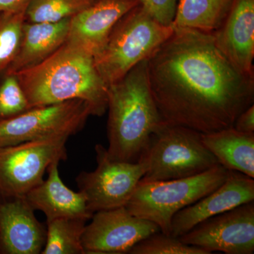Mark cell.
<instances>
[{"mask_svg": "<svg viewBox=\"0 0 254 254\" xmlns=\"http://www.w3.org/2000/svg\"><path fill=\"white\" fill-rule=\"evenodd\" d=\"M174 28L147 61L150 90L164 121L200 133L233 127L254 104V76L232 64L213 33Z\"/></svg>", "mask_w": 254, "mask_h": 254, "instance_id": "1", "label": "cell"}, {"mask_svg": "<svg viewBox=\"0 0 254 254\" xmlns=\"http://www.w3.org/2000/svg\"><path fill=\"white\" fill-rule=\"evenodd\" d=\"M14 73L31 108L75 99L86 102L94 116L108 108V88L94 57L67 39L46 60Z\"/></svg>", "mask_w": 254, "mask_h": 254, "instance_id": "2", "label": "cell"}, {"mask_svg": "<svg viewBox=\"0 0 254 254\" xmlns=\"http://www.w3.org/2000/svg\"><path fill=\"white\" fill-rule=\"evenodd\" d=\"M147 61L107 88V151L113 160L138 162L150 137L165 123L150 90Z\"/></svg>", "mask_w": 254, "mask_h": 254, "instance_id": "3", "label": "cell"}, {"mask_svg": "<svg viewBox=\"0 0 254 254\" xmlns=\"http://www.w3.org/2000/svg\"><path fill=\"white\" fill-rule=\"evenodd\" d=\"M173 26H164L150 16L141 4L125 14L112 30L101 51L94 58L107 88L148 58L173 34Z\"/></svg>", "mask_w": 254, "mask_h": 254, "instance_id": "4", "label": "cell"}, {"mask_svg": "<svg viewBox=\"0 0 254 254\" xmlns=\"http://www.w3.org/2000/svg\"><path fill=\"white\" fill-rule=\"evenodd\" d=\"M138 161L145 167L141 182L187 178L220 165L203 144L201 133L167 123L152 135Z\"/></svg>", "mask_w": 254, "mask_h": 254, "instance_id": "5", "label": "cell"}, {"mask_svg": "<svg viewBox=\"0 0 254 254\" xmlns=\"http://www.w3.org/2000/svg\"><path fill=\"white\" fill-rule=\"evenodd\" d=\"M229 171L219 165L187 178L140 181L125 207L132 215L156 224L160 232L170 235L175 214L218 188L226 180Z\"/></svg>", "mask_w": 254, "mask_h": 254, "instance_id": "6", "label": "cell"}, {"mask_svg": "<svg viewBox=\"0 0 254 254\" xmlns=\"http://www.w3.org/2000/svg\"><path fill=\"white\" fill-rule=\"evenodd\" d=\"M91 108L75 99L32 108L14 118L0 122V147L76 134L84 127Z\"/></svg>", "mask_w": 254, "mask_h": 254, "instance_id": "7", "label": "cell"}, {"mask_svg": "<svg viewBox=\"0 0 254 254\" xmlns=\"http://www.w3.org/2000/svg\"><path fill=\"white\" fill-rule=\"evenodd\" d=\"M68 138L60 137L0 147V197L26 196L40 185L52 163L67 158Z\"/></svg>", "mask_w": 254, "mask_h": 254, "instance_id": "8", "label": "cell"}, {"mask_svg": "<svg viewBox=\"0 0 254 254\" xmlns=\"http://www.w3.org/2000/svg\"><path fill=\"white\" fill-rule=\"evenodd\" d=\"M97 167L92 172H81L76 179L78 191L86 198L92 213L126 205L144 176L141 162L118 161L108 155L101 144L95 147Z\"/></svg>", "mask_w": 254, "mask_h": 254, "instance_id": "9", "label": "cell"}, {"mask_svg": "<svg viewBox=\"0 0 254 254\" xmlns=\"http://www.w3.org/2000/svg\"><path fill=\"white\" fill-rule=\"evenodd\" d=\"M178 238L208 254H253L254 201L207 219Z\"/></svg>", "mask_w": 254, "mask_h": 254, "instance_id": "10", "label": "cell"}, {"mask_svg": "<svg viewBox=\"0 0 254 254\" xmlns=\"http://www.w3.org/2000/svg\"><path fill=\"white\" fill-rule=\"evenodd\" d=\"M82 235L85 254H128L137 243L160 232L156 224L132 215L126 207L100 210Z\"/></svg>", "mask_w": 254, "mask_h": 254, "instance_id": "11", "label": "cell"}, {"mask_svg": "<svg viewBox=\"0 0 254 254\" xmlns=\"http://www.w3.org/2000/svg\"><path fill=\"white\" fill-rule=\"evenodd\" d=\"M254 200V178L230 170L218 188L175 214L170 235L180 237L207 219Z\"/></svg>", "mask_w": 254, "mask_h": 254, "instance_id": "12", "label": "cell"}, {"mask_svg": "<svg viewBox=\"0 0 254 254\" xmlns=\"http://www.w3.org/2000/svg\"><path fill=\"white\" fill-rule=\"evenodd\" d=\"M26 197H0V254H39L47 230Z\"/></svg>", "mask_w": 254, "mask_h": 254, "instance_id": "13", "label": "cell"}, {"mask_svg": "<svg viewBox=\"0 0 254 254\" xmlns=\"http://www.w3.org/2000/svg\"><path fill=\"white\" fill-rule=\"evenodd\" d=\"M140 0H95L70 20L68 41L96 56L108 41L112 30Z\"/></svg>", "mask_w": 254, "mask_h": 254, "instance_id": "14", "label": "cell"}, {"mask_svg": "<svg viewBox=\"0 0 254 254\" xmlns=\"http://www.w3.org/2000/svg\"><path fill=\"white\" fill-rule=\"evenodd\" d=\"M215 43L241 72L254 76V0H233L226 17L213 33Z\"/></svg>", "mask_w": 254, "mask_h": 254, "instance_id": "15", "label": "cell"}, {"mask_svg": "<svg viewBox=\"0 0 254 254\" xmlns=\"http://www.w3.org/2000/svg\"><path fill=\"white\" fill-rule=\"evenodd\" d=\"M59 162L48 167V177L30 190L26 198L34 210H41L47 220L75 218L88 221L93 214L90 211L86 198L81 192L68 188L60 176Z\"/></svg>", "mask_w": 254, "mask_h": 254, "instance_id": "16", "label": "cell"}, {"mask_svg": "<svg viewBox=\"0 0 254 254\" xmlns=\"http://www.w3.org/2000/svg\"><path fill=\"white\" fill-rule=\"evenodd\" d=\"M70 20L56 23L23 24L22 36L16 58L4 71L16 73L41 63L67 39Z\"/></svg>", "mask_w": 254, "mask_h": 254, "instance_id": "17", "label": "cell"}, {"mask_svg": "<svg viewBox=\"0 0 254 254\" xmlns=\"http://www.w3.org/2000/svg\"><path fill=\"white\" fill-rule=\"evenodd\" d=\"M202 141L224 168L254 179V133L234 127L201 133Z\"/></svg>", "mask_w": 254, "mask_h": 254, "instance_id": "18", "label": "cell"}, {"mask_svg": "<svg viewBox=\"0 0 254 254\" xmlns=\"http://www.w3.org/2000/svg\"><path fill=\"white\" fill-rule=\"evenodd\" d=\"M233 0H178L174 28L212 33L226 17Z\"/></svg>", "mask_w": 254, "mask_h": 254, "instance_id": "19", "label": "cell"}, {"mask_svg": "<svg viewBox=\"0 0 254 254\" xmlns=\"http://www.w3.org/2000/svg\"><path fill=\"white\" fill-rule=\"evenodd\" d=\"M86 220L75 218L47 220L46 245L42 254H85L82 235Z\"/></svg>", "mask_w": 254, "mask_h": 254, "instance_id": "20", "label": "cell"}, {"mask_svg": "<svg viewBox=\"0 0 254 254\" xmlns=\"http://www.w3.org/2000/svg\"><path fill=\"white\" fill-rule=\"evenodd\" d=\"M95 0H32L25 11L26 21L56 23L71 18Z\"/></svg>", "mask_w": 254, "mask_h": 254, "instance_id": "21", "label": "cell"}, {"mask_svg": "<svg viewBox=\"0 0 254 254\" xmlns=\"http://www.w3.org/2000/svg\"><path fill=\"white\" fill-rule=\"evenodd\" d=\"M25 11L0 12V73L9 67L17 54L26 22Z\"/></svg>", "mask_w": 254, "mask_h": 254, "instance_id": "22", "label": "cell"}, {"mask_svg": "<svg viewBox=\"0 0 254 254\" xmlns=\"http://www.w3.org/2000/svg\"><path fill=\"white\" fill-rule=\"evenodd\" d=\"M31 108L16 73H0V122L14 118Z\"/></svg>", "mask_w": 254, "mask_h": 254, "instance_id": "23", "label": "cell"}, {"mask_svg": "<svg viewBox=\"0 0 254 254\" xmlns=\"http://www.w3.org/2000/svg\"><path fill=\"white\" fill-rule=\"evenodd\" d=\"M131 254H208V252L183 243L178 237L156 232L133 246Z\"/></svg>", "mask_w": 254, "mask_h": 254, "instance_id": "24", "label": "cell"}, {"mask_svg": "<svg viewBox=\"0 0 254 254\" xmlns=\"http://www.w3.org/2000/svg\"><path fill=\"white\" fill-rule=\"evenodd\" d=\"M142 7L158 22L173 26L178 0H140Z\"/></svg>", "mask_w": 254, "mask_h": 254, "instance_id": "25", "label": "cell"}, {"mask_svg": "<svg viewBox=\"0 0 254 254\" xmlns=\"http://www.w3.org/2000/svg\"><path fill=\"white\" fill-rule=\"evenodd\" d=\"M234 128L242 133H254V105L249 107L237 117Z\"/></svg>", "mask_w": 254, "mask_h": 254, "instance_id": "26", "label": "cell"}, {"mask_svg": "<svg viewBox=\"0 0 254 254\" xmlns=\"http://www.w3.org/2000/svg\"><path fill=\"white\" fill-rule=\"evenodd\" d=\"M32 0H0V12L26 11Z\"/></svg>", "mask_w": 254, "mask_h": 254, "instance_id": "27", "label": "cell"}]
</instances>
